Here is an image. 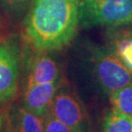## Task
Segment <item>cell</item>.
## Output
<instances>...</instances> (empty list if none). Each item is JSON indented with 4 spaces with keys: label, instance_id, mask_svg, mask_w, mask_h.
Here are the masks:
<instances>
[{
    "label": "cell",
    "instance_id": "8fae6325",
    "mask_svg": "<svg viewBox=\"0 0 132 132\" xmlns=\"http://www.w3.org/2000/svg\"><path fill=\"white\" fill-rule=\"evenodd\" d=\"M111 50L132 71V34H121L113 40Z\"/></svg>",
    "mask_w": 132,
    "mask_h": 132
},
{
    "label": "cell",
    "instance_id": "3957f363",
    "mask_svg": "<svg viewBox=\"0 0 132 132\" xmlns=\"http://www.w3.org/2000/svg\"><path fill=\"white\" fill-rule=\"evenodd\" d=\"M90 62L95 81L106 94L111 95L132 82V71L111 49L93 48Z\"/></svg>",
    "mask_w": 132,
    "mask_h": 132
},
{
    "label": "cell",
    "instance_id": "9a60e30c",
    "mask_svg": "<svg viewBox=\"0 0 132 132\" xmlns=\"http://www.w3.org/2000/svg\"><path fill=\"white\" fill-rule=\"evenodd\" d=\"M77 1H78V2H79V0H77Z\"/></svg>",
    "mask_w": 132,
    "mask_h": 132
},
{
    "label": "cell",
    "instance_id": "8992f818",
    "mask_svg": "<svg viewBox=\"0 0 132 132\" xmlns=\"http://www.w3.org/2000/svg\"><path fill=\"white\" fill-rule=\"evenodd\" d=\"M59 82L27 85L23 99V108L40 117H45L50 110Z\"/></svg>",
    "mask_w": 132,
    "mask_h": 132
},
{
    "label": "cell",
    "instance_id": "30bf717a",
    "mask_svg": "<svg viewBox=\"0 0 132 132\" xmlns=\"http://www.w3.org/2000/svg\"><path fill=\"white\" fill-rule=\"evenodd\" d=\"M112 109L132 117V82L110 95Z\"/></svg>",
    "mask_w": 132,
    "mask_h": 132
},
{
    "label": "cell",
    "instance_id": "4fadbf2b",
    "mask_svg": "<svg viewBox=\"0 0 132 132\" xmlns=\"http://www.w3.org/2000/svg\"><path fill=\"white\" fill-rule=\"evenodd\" d=\"M44 132H76L48 113L44 117Z\"/></svg>",
    "mask_w": 132,
    "mask_h": 132
},
{
    "label": "cell",
    "instance_id": "7a4b0ae2",
    "mask_svg": "<svg viewBox=\"0 0 132 132\" xmlns=\"http://www.w3.org/2000/svg\"><path fill=\"white\" fill-rule=\"evenodd\" d=\"M78 16L84 28L132 24V0H79Z\"/></svg>",
    "mask_w": 132,
    "mask_h": 132
},
{
    "label": "cell",
    "instance_id": "5bb4252c",
    "mask_svg": "<svg viewBox=\"0 0 132 132\" xmlns=\"http://www.w3.org/2000/svg\"><path fill=\"white\" fill-rule=\"evenodd\" d=\"M0 132H14L10 118H0Z\"/></svg>",
    "mask_w": 132,
    "mask_h": 132
},
{
    "label": "cell",
    "instance_id": "277c9868",
    "mask_svg": "<svg viewBox=\"0 0 132 132\" xmlns=\"http://www.w3.org/2000/svg\"><path fill=\"white\" fill-rule=\"evenodd\" d=\"M49 113L75 131L87 132L88 116L84 105L72 91L65 86H59Z\"/></svg>",
    "mask_w": 132,
    "mask_h": 132
},
{
    "label": "cell",
    "instance_id": "ba28073f",
    "mask_svg": "<svg viewBox=\"0 0 132 132\" xmlns=\"http://www.w3.org/2000/svg\"><path fill=\"white\" fill-rule=\"evenodd\" d=\"M10 121L14 132H44V117L24 108L15 111Z\"/></svg>",
    "mask_w": 132,
    "mask_h": 132
},
{
    "label": "cell",
    "instance_id": "6da1fadb",
    "mask_svg": "<svg viewBox=\"0 0 132 132\" xmlns=\"http://www.w3.org/2000/svg\"><path fill=\"white\" fill-rule=\"evenodd\" d=\"M78 24L77 0H33L24 28L32 47L47 52L68 45L75 37Z\"/></svg>",
    "mask_w": 132,
    "mask_h": 132
},
{
    "label": "cell",
    "instance_id": "5b68a950",
    "mask_svg": "<svg viewBox=\"0 0 132 132\" xmlns=\"http://www.w3.org/2000/svg\"><path fill=\"white\" fill-rule=\"evenodd\" d=\"M21 54L12 41L0 43V105L14 98L18 89Z\"/></svg>",
    "mask_w": 132,
    "mask_h": 132
},
{
    "label": "cell",
    "instance_id": "9c48e42d",
    "mask_svg": "<svg viewBox=\"0 0 132 132\" xmlns=\"http://www.w3.org/2000/svg\"><path fill=\"white\" fill-rule=\"evenodd\" d=\"M102 132H132V117L112 109L105 116Z\"/></svg>",
    "mask_w": 132,
    "mask_h": 132
},
{
    "label": "cell",
    "instance_id": "52a82bcc",
    "mask_svg": "<svg viewBox=\"0 0 132 132\" xmlns=\"http://www.w3.org/2000/svg\"><path fill=\"white\" fill-rule=\"evenodd\" d=\"M59 67L51 56L46 54H38L33 59L27 85L49 83L58 81Z\"/></svg>",
    "mask_w": 132,
    "mask_h": 132
},
{
    "label": "cell",
    "instance_id": "7c38bea8",
    "mask_svg": "<svg viewBox=\"0 0 132 132\" xmlns=\"http://www.w3.org/2000/svg\"><path fill=\"white\" fill-rule=\"evenodd\" d=\"M33 0H0V7L7 14L20 19L24 14H28Z\"/></svg>",
    "mask_w": 132,
    "mask_h": 132
}]
</instances>
